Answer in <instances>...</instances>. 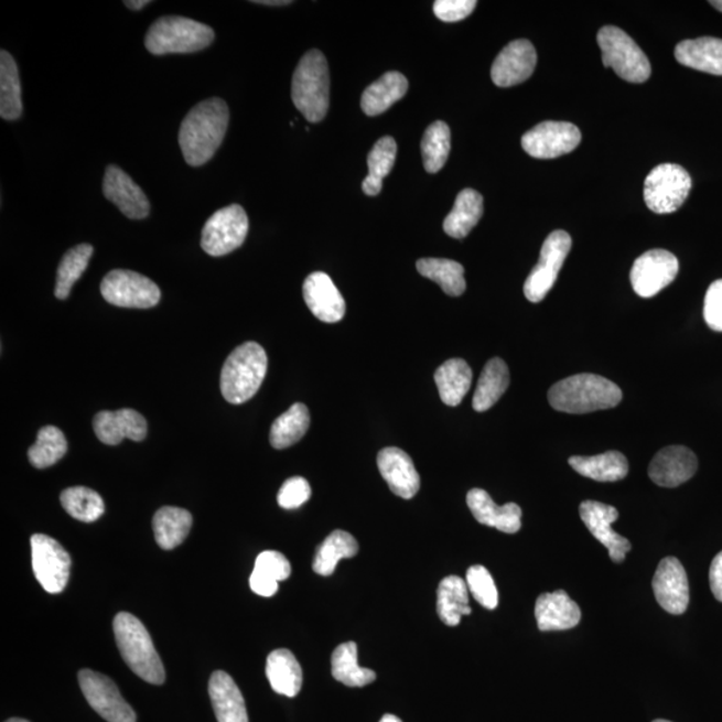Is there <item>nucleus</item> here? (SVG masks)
Here are the masks:
<instances>
[{
  "instance_id": "49530a36",
  "label": "nucleus",
  "mask_w": 722,
  "mask_h": 722,
  "mask_svg": "<svg viewBox=\"0 0 722 722\" xmlns=\"http://www.w3.org/2000/svg\"><path fill=\"white\" fill-rule=\"evenodd\" d=\"M466 582L470 593L483 607L494 611L498 606V589L495 585L493 575L489 574L485 567H482V564L471 567L467 570Z\"/></svg>"
},
{
  "instance_id": "5701e85b",
  "label": "nucleus",
  "mask_w": 722,
  "mask_h": 722,
  "mask_svg": "<svg viewBox=\"0 0 722 722\" xmlns=\"http://www.w3.org/2000/svg\"><path fill=\"white\" fill-rule=\"evenodd\" d=\"M378 467L395 495L403 499L416 497L420 488V476L406 451L397 448L381 450Z\"/></svg>"
},
{
  "instance_id": "8fccbe9b",
  "label": "nucleus",
  "mask_w": 722,
  "mask_h": 722,
  "mask_svg": "<svg viewBox=\"0 0 722 722\" xmlns=\"http://www.w3.org/2000/svg\"><path fill=\"white\" fill-rule=\"evenodd\" d=\"M476 4L475 0H437L433 12L441 21L454 23L473 14Z\"/></svg>"
},
{
  "instance_id": "e433bc0d",
  "label": "nucleus",
  "mask_w": 722,
  "mask_h": 722,
  "mask_svg": "<svg viewBox=\"0 0 722 722\" xmlns=\"http://www.w3.org/2000/svg\"><path fill=\"white\" fill-rule=\"evenodd\" d=\"M359 551V543L349 532L336 530L331 532L316 550L313 570L323 576L334 574L337 563L344 558H354Z\"/></svg>"
},
{
  "instance_id": "9b49d317",
  "label": "nucleus",
  "mask_w": 722,
  "mask_h": 722,
  "mask_svg": "<svg viewBox=\"0 0 722 722\" xmlns=\"http://www.w3.org/2000/svg\"><path fill=\"white\" fill-rule=\"evenodd\" d=\"M571 249V237L564 230H556L546 238L541 257L525 282V297L531 303H541L554 287L564 260Z\"/></svg>"
},
{
  "instance_id": "c03bdc74",
  "label": "nucleus",
  "mask_w": 722,
  "mask_h": 722,
  "mask_svg": "<svg viewBox=\"0 0 722 722\" xmlns=\"http://www.w3.org/2000/svg\"><path fill=\"white\" fill-rule=\"evenodd\" d=\"M61 504L67 514L80 522H96L105 513L104 499L87 487L66 488L61 495Z\"/></svg>"
},
{
  "instance_id": "4468645a",
  "label": "nucleus",
  "mask_w": 722,
  "mask_h": 722,
  "mask_svg": "<svg viewBox=\"0 0 722 722\" xmlns=\"http://www.w3.org/2000/svg\"><path fill=\"white\" fill-rule=\"evenodd\" d=\"M581 140V130L575 125L546 121L524 134L522 148L534 159L551 160L573 152Z\"/></svg>"
},
{
  "instance_id": "2f4dec72",
  "label": "nucleus",
  "mask_w": 722,
  "mask_h": 722,
  "mask_svg": "<svg viewBox=\"0 0 722 722\" xmlns=\"http://www.w3.org/2000/svg\"><path fill=\"white\" fill-rule=\"evenodd\" d=\"M468 586L463 578L457 575L445 576L438 588V614L442 623L448 626L461 624L463 615H470Z\"/></svg>"
},
{
  "instance_id": "412c9836",
  "label": "nucleus",
  "mask_w": 722,
  "mask_h": 722,
  "mask_svg": "<svg viewBox=\"0 0 722 722\" xmlns=\"http://www.w3.org/2000/svg\"><path fill=\"white\" fill-rule=\"evenodd\" d=\"M93 429L100 442L117 445L123 439L141 442L147 438L148 423L140 412L123 408L118 411H103L93 420Z\"/></svg>"
},
{
  "instance_id": "2eb2a0df",
  "label": "nucleus",
  "mask_w": 722,
  "mask_h": 722,
  "mask_svg": "<svg viewBox=\"0 0 722 722\" xmlns=\"http://www.w3.org/2000/svg\"><path fill=\"white\" fill-rule=\"evenodd\" d=\"M677 257L664 249H653L639 256L633 263L631 281L638 297H656L677 278Z\"/></svg>"
},
{
  "instance_id": "7c9ffc66",
  "label": "nucleus",
  "mask_w": 722,
  "mask_h": 722,
  "mask_svg": "<svg viewBox=\"0 0 722 722\" xmlns=\"http://www.w3.org/2000/svg\"><path fill=\"white\" fill-rule=\"evenodd\" d=\"M482 216V194L474 190H464L457 194L454 208L444 219L443 229L450 237L462 240L478 225Z\"/></svg>"
},
{
  "instance_id": "aec40b11",
  "label": "nucleus",
  "mask_w": 722,
  "mask_h": 722,
  "mask_svg": "<svg viewBox=\"0 0 722 722\" xmlns=\"http://www.w3.org/2000/svg\"><path fill=\"white\" fill-rule=\"evenodd\" d=\"M699 461L692 450L669 445L657 452L649 466V476L661 487H677L693 478Z\"/></svg>"
},
{
  "instance_id": "9d476101",
  "label": "nucleus",
  "mask_w": 722,
  "mask_h": 722,
  "mask_svg": "<svg viewBox=\"0 0 722 722\" xmlns=\"http://www.w3.org/2000/svg\"><path fill=\"white\" fill-rule=\"evenodd\" d=\"M100 293L108 303L121 308L148 310L160 303L161 291L154 281L143 274L116 269L100 282Z\"/></svg>"
},
{
  "instance_id": "09e8293b",
  "label": "nucleus",
  "mask_w": 722,
  "mask_h": 722,
  "mask_svg": "<svg viewBox=\"0 0 722 722\" xmlns=\"http://www.w3.org/2000/svg\"><path fill=\"white\" fill-rule=\"evenodd\" d=\"M311 494L310 483L301 478V476H293L280 488L278 495L279 506L285 508V510H293V508L303 506L311 498Z\"/></svg>"
},
{
  "instance_id": "37998d69",
  "label": "nucleus",
  "mask_w": 722,
  "mask_h": 722,
  "mask_svg": "<svg viewBox=\"0 0 722 722\" xmlns=\"http://www.w3.org/2000/svg\"><path fill=\"white\" fill-rule=\"evenodd\" d=\"M67 448L64 432L54 425L43 427L29 450V461L35 468L52 467L66 455Z\"/></svg>"
},
{
  "instance_id": "603ef678",
  "label": "nucleus",
  "mask_w": 722,
  "mask_h": 722,
  "mask_svg": "<svg viewBox=\"0 0 722 722\" xmlns=\"http://www.w3.org/2000/svg\"><path fill=\"white\" fill-rule=\"evenodd\" d=\"M249 583L250 589L261 596H272L278 593L279 590V582L268 580V578L257 574L255 571L252 575H250Z\"/></svg>"
},
{
  "instance_id": "6e6552de",
  "label": "nucleus",
  "mask_w": 722,
  "mask_h": 722,
  "mask_svg": "<svg viewBox=\"0 0 722 722\" xmlns=\"http://www.w3.org/2000/svg\"><path fill=\"white\" fill-rule=\"evenodd\" d=\"M692 177L676 163H662L649 173L645 180L644 198L646 206L657 215H669L686 203Z\"/></svg>"
},
{
  "instance_id": "bb28decb",
  "label": "nucleus",
  "mask_w": 722,
  "mask_h": 722,
  "mask_svg": "<svg viewBox=\"0 0 722 722\" xmlns=\"http://www.w3.org/2000/svg\"><path fill=\"white\" fill-rule=\"evenodd\" d=\"M676 60L681 65L702 73L722 75V40L713 36L697 37L678 43Z\"/></svg>"
},
{
  "instance_id": "c756f323",
  "label": "nucleus",
  "mask_w": 722,
  "mask_h": 722,
  "mask_svg": "<svg viewBox=\"0 0 722 722\" xmlns=\"http://www.w3.org/2000/svg\"><path fill=\"white\" fill-rule=\"evenodd\" d=\"M569 464L578 474L596 482H617L629 473V463L618 451L595 456H571Z\"/></svg>"
},
{
  "instance_id": "f03ea898",
  "label": "nucleus",
  "mask_w": 722,
  "mask_h": 722,
  "mask_svg": "<svg viewBox=\"0 0 722 722\" xmlns=\"http://www.w3.org/2000/svg\"><path fill=\"white\" fill-rule=\"evenodd\" d=\"M548 399L554 410L581 416L617 407L623 391L600 375L581 374L558 381L550 388Z\"/></svg>"
},
{
  "instance_id": "72a5a7b5",
  "label": "nucleus",
  "mask_w": 722,
  "mask_h": 722,
  "mask_svg": "<svg viewBox=\"0 0 722 722\" xmlns=\"http://www.w3.org/2000/svg\"><path fill=\"white\" fill-rule=\"evenodd\" d=\"M435 382L443 403L456 407L470 391L473 370L463 359H451L437 369Z\"/></svg>"
},
{
  "instance_id": "a18cd8bd",
  "label": "nucleus",
  "mask_w": 722,
  "mask_h": 722,
  "mask_svg": "<svg viewBox=\"0 0 722 722\" xmlns=\"http://www.w3.org/2000/svg\"><path fill=\"white\" fill-rule=\"evenodd\" d=\"M451 150V131L448 123L433 122L425 130L422 140L424 169L429 173H438L448 162Z\"/></svg>"
},
{
  "instance_id": "39448f33",
  "label": "nucleus",
  "mask_w": 722,
  "mask_h": 722,
  "mask_svg": "<svg viewBox=\"0 0 722 722\" xmlns=\"http://www.w3.org/2000/svg\"><path fill=\"white\" fill-rule=\"evenodd\" d=\"M292 100L311 123L323 121L328 112V62L319 50H311L299 62L292 79Z\"/></svg>"
},
{
  "instance_id": "79ce46f5",
  "label": "nucleus",
  "mask_w": 722,
  "mask_h": 722,
  "mask_svg": "<svg viewBox=\"0 0 722 722\" xmlns=\"http://www.w3.org/2000/svg\"><path fill=\"white\" fill-rule=\"evenodd\" d=\"M94 254L90 244H80L67 250L62 259L58 273H56L55 298L66 300L71 297L72 289L86 271Z\"/></svg>"
},
{
  "instance_id": "b1692460",
  "label": "nucleus",
  "mask_w": 722,
  "mask_h": 722,
  "mask_svg": "<svg viewBox=\"0 0 722 722\" xmlns=\"http://www.w3.org/2000/svg\"><path fill=\"white\" fill-rule=\"evenodd\" d=\"M536 618L541 632L569 631L580 624L581 608L564 590H557L538 596Z\"/></svg>"
},
{
  "instance_id": "f8f14e48",
  "label": "nucleus",
  "mask_w": 722,
  "mask_h": 722,
  "mask_svg": "<svg viewBox=\"0 0 722 722\" xmlns=\"http://www.w3.org/2000/svg\"><path fill=\"white\" fill-rule=\"evenodd\" d=\"M31 558L37 582L47 593L64 592L71 578L72 558L52 537L35 534L31 537Z\"/></svg>"
},
{
  "instance_id": "6e6d98bb",
  "label": "nucleus",
  "mask_w": 722,
  "mask_h": 722,
  "mask_svg": "<svg viewBox=\"0 0 722 722\" xmlns=\"http://www.w3.org/2000/svg\"><path fill=\"white\" fill-rule=\"evenodd\" d=\"M256 4H262V6H288L292 4V2H287V0H274V2H268V0H262V2H254Z\"/></svg>"
},
{
  "instance_id": "4d7b16f0",
  "label": "nucleus",
  "mask_w": 722,
  "mask_h": 722,
  "mask_svg": "<svg viewBox=\"0 0 722 722\" xmlns=\"http://www.w3.org/2000/svg\"><path fill=\"white\" fill-rule=\"evenodd\" d=\"M380 722H403L397 715L394 714H385L382 715Z\"/></svg>"
},
{
  "instance_id": "4be33fe9",
  "label": "nucleus",
  "mask_w": 722,
  "mask_h": 722,
  "mask_svg": "<svg viewBox=\"0 0 722 722\" xmlns=\"http://www.w3.org/2000/svg\"><path fill=\"white\" fill-rule=\"evenodd\" d=\"M304 300L310 311L324 323H337L345 315V301L334 281L324 272H315L304 281Z\"/></svg>"
},
{
  "instance_id": "393cba45",
  "label": "nucleus",
  "mask_w": 722,
  "mask_h": 722,
  "mask_svg": "<svg viewBox=\"0 0 722 722\" xmlns=\"http://www.w3.org/2000/svg\"><path fill=\"white\" fill-rule=\"evenodd\" d=\"M467 505L481 525L494 527L506 534L518 532L522 527L520 507L515 504L497 506L485 489H471L467 494Z\"/></svg>"
},
{
  "instance_id": "a878e982",
  "label": "nucleus",
  "mask_w": 722,
  "mask_h": 722,
  "mask_svg": "<svg viewBox=\"0 0 722 722\" xmlns=\"http://www.w3.org/2000/svg\"><path fill=\"white\" fill-rule=\"evenodd\" d=\"M209 696L217 722H249L241 690L225 671L217 670L212 675Z\"/></svg>"
},
{
  "instance_id": "ddd939ff",
  "label": "nucleus",
  "mask_w": 722,
  "mask_h": 722,
  "mask_svg": "<svg viewBox=\"0 0 722 722\" xmlns=\"http://www.w3.org/2000/svg\"><path fill=\"white\" fill-rule=\"evenodd\" d=\"M79 687L87 702L99 715L109 722H137L133 709L123 700L109 677L90 669L78 673Z\"/></svg>"
},
{
  "instance_id": "a211bd4d",
  "label": "nucleus",
  "mask_w": 722,
  "mask_h": 722,
  "mask_svg": "<svg viewBox=\"0 0 722 722\" xmlns=\"http://www.w3.org/2000/svg\"><path fill=\"white\" fill-rule=\"evenodd\" d=\"M537 52L532 43L518 40L502 50L492 67V79L499 87H511L529 79L536 71Z\"/></svg>"
},
{
  "instance_id": "c85d7f7f",
  "label": "nucleus",
  "mask_w": 722,
  "mask_h": 722,
  "mask_svg": "<svg viewBox=\"0 0 722 722\" xmlns=\"http://www.w3.org/2000/svg\"><path fill=\"white\" fill-rule=\"evenodd\" d=\"M267 677L276 693L297 697L303 687V670L292 651L278 649L267 659Z\"/></svg>"
},
{
  "instance_id": "6ab92c4d",
  "label": "nucleus",
  "mask_w": 722,
  "mask_h": 722,
  "mask_svg": "<svg viewBox=\"0 0 722 722\" xmlns=\"http://www.w3.org/2000/svg\"><path fill=\"white\" fill-rule=\"evenodd\" d=\"M104 194L130 219H143L149 216L150 203L147 194L131 180L129 174L116 165L106 169Z\"/></svg>"
},
{
  "instance_id": "423d86ee",
  "label": "nucleus",
  "mask_w": 722,
  "mask_h": 722,
  "mask_svg": "<svg viewBox=\"0 0 722 722\" xmlns=\"http://www.w3.org/2000/svg\"><path fill=\"white\" fill-rule=\"evenodd\" d=\"M215 41L208 24L185 17L157 19L144 36V46L153 55L191 54L201 52Z\"/></svg>"
},
{
  "instance_id": "1a4fd4ad",
  "label": "nucleus",
  "mask_w": 722,
  "mask_h": 722,
  "mask_svg": "<svg viewBox=\"0 0 722 722\" xmlns=\"http://www.w3.org/2000/svg\"><path fill=\"white\" fill-rule=\"evenodd\" d=\"M248 230L249 219L243 206H226L206 222L201 235V248L213 257L229 255L241 247Z\"/></svg>"
},
{
  "instance_id": "bf43d9fd",
  "label": "nucleus",
  "mask_w": 722,
  "mask_h": 722,
  "mask_svg": "<svg viewBox=\"0 0 722 722\" xmlns=\"http://www.w3.org/2000/svg\"><path fill=\"white\" fill-rule=\"evenodd\" d=\"M6 722H30V721L23 720V719H11V720L6 721Z\"/></svg>"
},
{
  "instance_id": "864d4df0",
  "label": "nucleus",
  "mask_w": 722,
  "mask_h": 722,
  "mask_svg": "<svg viewBox=\"0 0 722 722\" xmlns=\"http://www.w3.org/2000/svg\"><path fill=\"white\" fill-rule=\"evenodd\" d=\"M709 582H711L715 600L722 602V551L714 557L711 570H709Z\"/></svg>"
},
{
  "instance_id": "a19ab883",
  "label": "nucleus",
  "mask_w": 722,
  "mask_h": 722,
  "mask_svg": "<svg viewBox=\"0 0 722 722\" xmlns=\"http://www.w3.org/2000/svg\"><path fill=\"white\" fill-rule=\"evenodd\" d=\"M417 269L423 278L435 281L449 297H462L466 291L464 268L460 262L445 259H422L417 262Z\"/></svg>"
},
{
  "instance_id": "cd10ccee",
  "label": "nucleus",
  "mask_w": 722,
  "mask_h": 722,
  "mask_svg": "<svg viewBox=\"0 0 722 722\" xmlns=\"http://www.w3.org/2000/svg\"><path fill=\"white\" fill-rule=\"evenodd\" d=\"M408 90V80L403 74L389 72L367 87L362 97V109L369 117L382 115L394 104L403 98Z\"/></svg>"
},
{
  "instance_id": "58836bf2",
  "label": "nucleus",
  "mask_w": 722,
  "mask_h": 722,
  "mask_svg": "<svg viewBox=\"0 0 722 722\" xmlns=\"http://www.w3.org/2000/svg\"><path fill=\"white\" fill-rule=\"evenodd\" d=\"M310 411L303 403H294L289 410L274 420L271 427V444L276 450L291 448L303 439L310 429Z\"/></svg>"
},
{
  "instance_id": "473e14b6",
  "label": "nucleus",
  "mask_w": 722,
  "mask_h": 722,
  "mask_svg": "<svg viewBox=\"0 0 722 722\" xmlns=\"http://www.w3.org/2000/svg\"><path fill=\"white\" fill-rule=\"evenodd\" d=\"M193 518L184 508L166 506L160 508L153 518L157 543L163 550H173L185 541L192 529Z\"/></svg>"
},
{
  "instance_id": "f704fd0d",
  "label": "nucleus",
  "mask_w": 722,
  "mask_h": 722,
  "mask_svg": "<svg viewBox=\"0 0 722 722\" xmlns=\"http://www.w3.org/2000/svg\"><path fill=\"white\" fill-rule=\"evenodd\" d=\"M508 386H510V373L507 364L499 357H494L482 370L473 399L474 410L478 412L489 410L504 397Z\"/></svg>"
},
{
  "instance_id": "c9c22d12",
  "label": "nucleus",
  "mask_w": 722,
  "mask_h": 722,
  "mask_svg": "<svg viewBox=\"0 0 722 722\" xmlns=\"http://www.w3.org/2000/svg\"><path fill=\"white\" fill-rule=\"evenodd\" d=\"M23 112L21 80L17 62L6 50L0 52V117L17 121Z\"/></svg>"
},
{
  "instance_id": "4c0bfd02",
  "label": "nucleus",
  "mask_w": 722,
  "mask_h": 722,
  "mask_svg": "<svg viewBox=\"0 0 722 722\" xmlns=\"http://www.w3.org/2000/svg\"><path fill=\"white\" fill-rule=\"evenodd\" d=\"M397 141L392 137H382L375 143L368 154L369 174L363 181V192L369 197L378 196L382 190V180L391 173L397 159Z\"/></svg>"
},
{
  "instance_id": "f257e3e1",
  "label": "nucleus",
  "mask_w": 722,
  "mask_h": 722,
  "mask_svg": "<svg viewBox=\"0 0 722 722\" xmlns=\"http://www.w3.org/2000/svg\"><path fill=\"white\" fill-rule=\"evenodd\" d=\"M229 125V108L222 98L203 100L181 123L179 142L187 165L203 166L213 159Z\"/></svg>"
},
{
  "instance_id": "de8ad7c7",
  "label": "nucleus",
  "mask_w": 722,
  "mask_h": 722,
  "mask_svg": "<svg viewBox=\"0 0 722 722\" xmlns=\"http://www.w3.org/2000/svg\"><path fill=\"white\" fill-rule=\"evenodd\" d=\"M255 573L276 582L288 580L291 575V563L279 551H263L257 557Z\"/></svg>"
},
{
  "instance_id": "052dcab7",
  "label": "nucleus",
  "mask_w": 722,
  "mask_h": 722,
  "mask_svg": "<svg viewBox=\"0 0 722 722\" xmlns=\"http://www.w3.org/2000/svg\"><path fill=\"white\" fill-rule=\"evenodd\" d=\"M653 722H671V721H668V720H656V721H653Z\"/></svg>"
},
{
  "instance_id": "0eeeda50",
  "label": "nucleus",
  "mask_w": 722,
  "mask_h": 722,
  "mask_svg": "<svg viewBox=\"0 0 722 722\" xmlns=\"http://www.w3.org/2000/svg\"><path fill=\"white\" fill-rule=\"evenodd\" d=\"M601 47L602 62L606 68H614L615 74L631 84H644L651 75L648 56L624 30L605 26L596 35Z\"/></svg>"
},
{
  "instance_id": "3c124183",
  "label": "nucleus",
  "mask_w": 722,
  "mask_h": 722,
  "mask_svg": "<svg viewBox=\"0 0 722 722\" xmlns=\"http://www.w3.org/2000/svg\"><path fill=\"white\" fill-rule=\"evenodd\" d=\"M704 317L709 328L722 332V280L714 281L708 289Z\"/></svg>"
},
{
  "instance_id": "5fc2aeb1",
  "label": "nucleus",
  "mask_w": 722,
  "mask_h": 722,
  "mask_svg": "<svg viewBox=\"0 0 722 722\" xmlns=\"http://www.w3.org/2000/svg\"><path fill=\"white\" fill-rule=\"evenodd\" d=\"M148 4H150L148 0H138V2H130V0H127V2H125V6H127V8L134 11L142 10L144 6Z\"/></svg>"
},
{
  "instance_id": "13d9d810",
  "label": "nucleus",
  "mask_w": 722,
  "mask_h": 722,
  "mask_svg": "<svg viewBox=\"0 0 722 722\" xmlns=\"http://www.w3.org/2000/svg\"><path fill=\"white\" fill-rule=\"evenodd\" d=\"M709 3H711L715 10L722 12V0H712V2Z\"/></svg>"
},
{
  "instance_id": "ea45409f",
  "label": "nucleus",
  "mask_w": 722,
  "mask_h": 722,
  "mask_svg": "<svg viewBox=\"0 0 722 722\" xmlns=\"http://www.w3.org/2000/svg\"><path fill=\"white\" fill-rule=\"evenodd\" d=\"M332 676L336 681L349 688L366 687L376 680L374 670L359 667L355 643L337 646L332 655Z\"/></svg>"
},
{
  "instance_id": "dca6fc26",
  "label": "nucleus",
  "mask_w": 722,
  "mask_h": 722,
  "mask_svg": "<svg viewBox=\"0 0 722 722\" xmlns=\"http://www.w3.org/2000/svg\"><path fill=\"white\" fill-rule=\"evenodd\" d=\"M580 515L588 530L608 550L612 561L623 563L632 550V543L612 529V524L619 517L617 508L601 502L585 500L580 506Z\"/></svg>"
},
{
  "instance_id": "20e7f679",
  "label": "nucleus",
  "mask_w": 722,
  "mask_h": 722,
  "mask_svg": "<svg viewBox=\"0 0 722 722\" xmlns=\"http://www.w3.org/2000/svg\"><path fill=\"white\" fill-rule=\"evenodd\" d=\"M115 634L125 662L138 677L153 686L165 682V669L159 653L140 619L130 613L117 614Z\"/></svg>"
},
{
  "instance_id": "f3484780",
  "label": "nucleus",
  "mask_w": 722,
  "mask_h": 722,
  "mask_svg": "<svg viewBox=\"0 0 722 722\" xmlns=\"http://www.w3.org/2000/svg\"><path fill=\"white\" fill-rule=\"evenodd\" d=\"M653 592L664 611L675 615L687 612L689 582L687 571L677 558L668 557L659 562L655 578H653Z\"/></svg>"
},
{
  "instance_id": "7ed1b4c3",
  "label": "nucleus",
  "mask_w": 722,
  "mask_h": 722,
  "mask_svg": "<svg viewBox=\"0 0 722 722\" xmlns=\"http://www.w3.org/2000/svg\"><path fill=\"white\" fill-rule=\"evenodd\" d=\"M268 369V356L260 344L248 342L226 359L222 373V392L231 405L247 403L259 391Z\"/></svg>"
}]
</instances>
